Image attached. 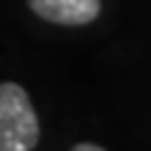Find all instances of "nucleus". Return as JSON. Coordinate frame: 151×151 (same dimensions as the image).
<instances>
[{
  "label": "nucleus",
  "mask_w": 151,
  "mask_h": 151,
  "mask_svg": "<svg viewBox=\"0 0 151 151\" xmlns=\"http://www.w3.org/2000/svg\"><path fill=\"white\" fill-rule=\"evenodd\" d=\"M72 151H106V149H101V146H96V143H77Z\"/></svg>",
  "instance_id": "obj_3"
},
{
  "label": "nucleus",
  "mask_w": 151,
  "mask_h": 151,
  "mask_svg": "<svg viewBox=\"0 0 151 151\" xmlns=\"http://www.w3.org/2000/svg\"><path fill=\"white\" fill-rule=\"evenodd\" d=\"M40 141V119L19 82L0 85V151H32Z\"/></svg>",
  "instance_id": "obj_1"
},
{
  "label": "nucleus",
  "mask_w": 151,
  "mask_h": 151,
  "mask_svg": "<svg viewBox=\"0 0 151 151\" xmlns=\"http://www.w3.org/2000/svg\"><path fill=\"white\" fill-rule=\"evenodd\" d=\"M32 13L50 24L82 27L98 19L101 0H27Z\"/></svg>",
  "instance_id": "obj_2"
}]
</instances>
